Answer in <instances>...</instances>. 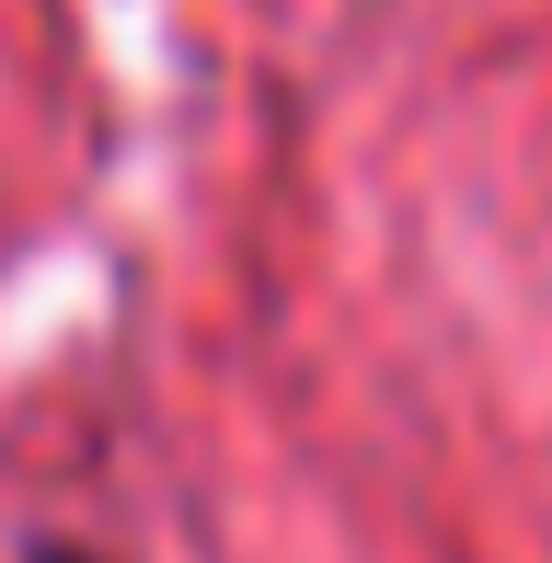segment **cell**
Instances as JSON below:
<instances>
[{
    "mask_svg": "<svg viewBox=\"0 0 552 563\" xmlns=\"http://www.w3.org/2000/svg\"><path fill=\"white\" fill-rule=\"evenodd\" d=\"M46 563H69V552H46Z\"/></svg>",
    "mask_w": 552,
    "mask_h": 563,
    "instance_id": "cell-1",
    "label": "cell"
}]
</instances>
